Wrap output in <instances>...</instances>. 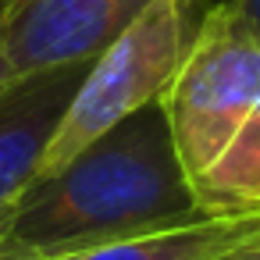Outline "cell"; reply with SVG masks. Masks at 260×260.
<instances>
[{
	"label": "cell",
	"instance_id": "obj_1",
	"mask_svg": "<svg viewBox=\"0 0 260 260\" xmlns=\"http://www.w3.org/2000/svg\"><path fill=\"white\" fill-rule=\"evenodd\" d=\"M200 217L207 214L182 171L168 118L160 104H150L96 136L54 175L36 178L18 196L0 249L50 260Z\"/></svg>",
	"mask_w": 260,
	"mask_h": 260
},
{
	"label": "cell",
	"instance_id": "obj_2",
	"mask_svg": "<svg viewBox=\"0 0 260 260\" xmlns=\"http://www.w3.org/2000/svg\"><path fill=\"white\" fill-rule=\"evenodd\" d=\"M200 15V0H153L89 64L47 146L40 178L54 175L82 146H89L96 136H104L128 114L160 104L164 89L182 68Z\"/></svg>",
	"mask_w": 260,
	"mask_h": 260
},
{
	"label": "cell",
	"instance_id": "obj_3",
	"mask_svg": "<svg viewBox=\"0 0 260 260\" xmlns=\"http://www.w3.org/2000/svg\"><path fill=\"white\" fill-rule=\"evenodd\" d=\"M153 0H8L0 50L11 79L93 64Z\"/></svg>",
	"mask_w": 260,
	"mask_h": 260
},
{
	"label": "cell",
	"instance_id": "obj_4",
	"mask_svg": "<svg viewBox=\"0 0 260 260\" xmlns=\"http://www.w3.org/2000/svg\"><path fill=\"white\" fill-rule=\"evenodd\" d=\"M89 64H68L25 79H11L0 93V207L40 178L47 146L86 79Z\"/></svg>",
	"mask_w": 260,
	"mask_h": 260
},
{
	"label": "cell",
	"instance_id": "obj_5",
	"mask_svg": "<svg viewBox=\"0 0 260 260\" xmlns=\"http://www.w3.org/2000/svg\"><path fill=\"white\" fill-rule=\"evenodd\" d=\"M260 242V217H200L189 224L125 235L50 260H232Z\"/></svg>",
	"mask_w": 260,
	"mask_h": 260
},
{
	"label": "cell",
	"instance_id": "obj_6",
	"mask_svg": "<svg viewBox=\"0 0 260 260\" xmlns=\"http://www.w3.org/2000/svg\"><path fill=\"white\" fill-rule=\"evenodd\" d=\"M192 196L207 217H260V96L192 182Z\"/></svg>",
	"mask_w": 260,
	"mask_h": 260
},
{
	"label": "cell",
	"instance_id": "obj_7",
	"mask_svg": "<svg viewBox=\"0 0 260 260\" xmlns=\"http://www.w3.org/2000/svg\"><path fill=\"white\" fill-rule=\"evenodd\" d=\"M224 4H232L239 11V18H246L256 32H260V0H224Z\"/></svg>",
	"mask_w": 260,
	"mask_h": 260
},
{
	"label": "cell",
	"instance_id": "obj_8",
	"mask_svg": "<svg viewBox=\"0 0 260 260\" xmlns=\"http://www.w3.org/2000/svg\"><path fill=\"white\" fill-rule=\"evenodd\" d=\"M11 217H15V203H4V207H0V246H4V239H8Z\"/></svg>",
	"mask_w": 260,
	"mask_h": 260
},
{
	"label": "cell",
	"instance_id": "obj_9",
	"mask_svg": "<svg viewBox=\"0 0 260 260\" xmlns=\"http://www.w3.org/2000/svg\"><path fill=\"white\" fill-rule=\"evenodd\" d=\"M11 82V75H8V61H4V50H0V93H4V86Z\"/></svg>",
	"mask_w": 260,
	"mask_h": 260
},
{
	"label": "cell",
	"instance_id": "obj_10",
	"mask_svg": "<svg viewBox=\"0 0 260 260\" xmlns=\"http://www.w3.org/2000/svg\"><path fill=\"white\" fill-rule=\"evenodd\" d=\"M0 260H36V256H25V253H15V249H0Z\"/></svg>",
	"mask_w": 260,
	"mask_h": 260
},
{
	"label": "cell",
	"instance_id": "obj_11",
	"mask_svg": "<svg viewBox=\"0 0 260 260\" xmlns=\"http://www.w3.org/2000/svg\"><path fill=\"white\" fill-rule=\"evenodd\" d=\"M232 260H260V249H253V246H249V249H242V253H235Z\"/></svg>",
	"mask_w": 260,
	"mask_h": 260
},
{
	"label": "cell",
	"instance_id": "obj_12",
	"mask_svg": "<svg viewBox=\"0 0 260 260\" xmlns=\"http://www.w3.org/2000/svg\"><path fill=\"white\" fill-rule=\"evenodd\" d=\"M4 4H8V0H0V8H4Z\"/></svg>",
	"mask_w": 260,
	"mask_h": 260
}]
</instances>
